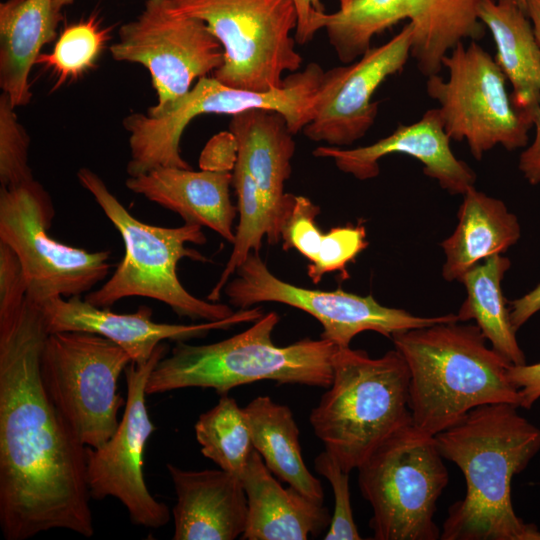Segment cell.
<instances>
[{
	"label": "cell",
	"mask_w": 540,
	"mask_h": 540,
	"mask_svg": "<svg viewBox=\"0 0 540 540\" xmlns=\"http://www.w3.org/2000/svg\"><path fill=\"white\" fill-rule=\"evenodd\" d=\"M194 429L204 457L240 477L254 450L244 408L223 394L213 408L199 416Z\"/></svg>",
	"instance_id": "f1b7e54d"
},
{
	"label": "cell",
	"mask_w": 540,
	"mask_h": 540,
	"mask_svg": "<svg viewBox=\"0 0 540 540\" xmlns=\"http://www.w3.org/2000/svg\"><path fill=\"white\" fill-rule=\"evenodd\" d=\"M244 411L253 448L267 468L303 495L323 503L322 485L305 465L299 429L290 408L276 403L269 396H258L244 407Z\"/></svg>",
	"instance_id": "484cf974"
},
{
	"label": "cell",
	"mask_w": 540,
	"mask_h": 540,
	"mask_svg": "<svg viewBox=\"0 0 540 540\" xmlns=\"http://www.w3.org/2000/svg\"><path fill=\"white\" fill-rule=\"evenodd\" d=\"M508 378L518 389L519 407L530 409L540 398V362L532 365H511Z\"/></svg>",
	"instance_id": "e575fe53"
},
{
	"label": "cell",
	"mask_w": 540,
	"mask_h": 540,
	"mask_svg": "<svg viewBox=\"0 0 540 540\" xmlns=\"http://www.w3.org/2000/svg\"><path fill=\"white\" fill-rule=\"evenodd\" d=\"M7 94L0 96V183L10 187L33 179L29 166L30 139L18 121Z\"/></svg>",
	"instance_id": "4dcf8cb0"
},
{
	"label": "cell",
	"mask_w": 540,
	"mask_h": 540,
	"mask_svg": "<svg viewBox=\"0 0 540 540\" xmlns=\"http://www.w3.org/2000/svg\"><path fill=\"white\" fill-rule=\"evenodd\" d=\"M314 467L317 473L329 481L334 495L333 515L324 539H361L352 513L349 473L345 472L336 459L326 450L316 456Z\"/></svg>",
	"instance_id": "1f68e13d"
},
{
	"label": "cell",
	"mask_w": 540,
	"mask_h": 540,
	"mask_svg": "<svg viewBox=\"0 0 540 540\" xmlns=\"http://www.w3.org/2000/svg\"><path fill=\"white\" fill-rule=\"evenodd\" d=\"M412 26L408 22L388 42L370 47L358 60L324 72L314 114L302 130L314 142L343 147L365 136L373 126L377 88L399 73L411 56Z\"/></svg>",
	"instance_id": "2e32d148"
},
{
	"label": "cell",
	"mask_w": 540,
	"mask_h": 540,
	"mask_svg": "<svg viewBox=\"0 0 540 540\" xmlns=\"http://www.w3.org/2000/svg\"><path fill=\"white\" fill-rule=\"evenodd\" d=\"M340 4V8L347 7L353 0H338Z\"/></svg>",
	"instance_id": "60d3db41"
},
{
	"label": "cell",
	"mask_w": 540,
	"mask_h": 540,
	"mask_svg": "<svg viewBox=\"0 0 540 540\" xmlns=\"http://www.w3.org/2000/svg\"><path fill=\"white\" fill-rule=\"evenodd\" d=\"M517 405L491 403L434 436L443 458L466 480V496L448 508L442 540H540L537 526L516 515L511 483L540 450V429Z\"/></svg>",
	"instance_id": "7a4b0ae2"
},
{
	"label": "cell",
	"mask_w": 540,
	"mask_h": 540,
	"mask_svg": "<svg viewBox=\"0 0 540 540\" xmlns=\"http://www.w3.org/2000/svg\"><path fill=\"white\" fill-rule=\"evenodd\" d=\"M458 225L441 247L445 254L443 278L459 281L474 265L504 253L520 238L517 217L497 198L469 188L463 194Z\"/></svg>",
	"instance_id": "d4e9b609"
},
{
	"label": "cell",
	"mask_w": 540,
	"mask_h": 540,
	"mask_svg": "<svg viewBox=\"0 0 540 540\" xmlns=\"http://www.w3.org/2000/svg\"><path fill=\"white\" fill-rule=\"evenodd\" d=\"M177 502L174 540H233L247 525V497L240 477L222 469L184 470L167 464Z\"/></svg>",
	"instance_id": "d6986e66"
},
{
	"label": "cell",
	"mask_w": 540,
	"mask_h": 540,
	"mask_svg": "<svg viewBox=\"0 0 540 540\" xmlns=\"http://www.w3.org/2000/svg\"><path fill=\"white\" fill-rule=\"evenodd\" d=\"M298 16L297 28L294 33L296 43L309 42L320 30L319 17L323 14L324 7L320 0H293Z\"/></svg>",
	"instance_id": "d590c367"
},
{
	"label": "cell",
	"mask_w": 540,
	"mask_h": 540,
	"mask_svg": "<svg viewBox=\"0 0 540 540\" xmlns=\"http://www.w3.org/2000/svg\"><path fill=\"white\" fill-rule=\"evenodd\" d=\"M479 18L490 31L496 62L512 85V103L531 125L540 105V49L526 11L517 0H485Z\"/></svg>",
	"instance_id": "603a6c76"
},
{
	"label": "cell",
	"mask_w": 540,
	"mask_h": 540,
	"mask_svg": "<svg viewBox=\"0 0 540 540\" xmlns=\"http://www.w3.org/2000/svg\"><path fill=\"white\" fill-rule=\"evenodd\" d=\"M248 505L243 540H306L320 535L331 522L323 503L292 486L282 487L254 449L240 476Z\"/></svg>",
	"instance_id": "7402d4cb"
},
{
	"label": "cell",
	"mask_w": 540,
	"mask_h": 540,
	"mask_svg": "<svg viewBox=\"0 0 540 540\" xmlns=\"http://www.w3.org/2000/svg\"><path fill=\"white\" fill-rule=\"evenodd\" d=\"M525 11L531 21L534 36L540 49V0H526Z\"/></svg>",
	"instance_id": "f35d334b"
},
{
	"label": "cell",
	"mask_w": 540,
	"mask_h": 540,
	"mask_svg": "<svg viewBox=\"0 0 540 540\" xmlns=\"http://www.w3.org/2000/svg\"><path fill=\"white\" fill-rule=\"evenodd\" d=\"M168 353L158 345L143 364L131 362L126 370L127 396L123 416L113 435L101 446L87 447V481L95 500L118 499L132 523L160 528L170 520L165 503L149 492L143 476V453L155 430L146 407V383L156 364Z\"/></svg>",
	"instance_id": "9a60e30c"
},
{
	"label": "cell",
	"mask_w": 540,
	"mask_h": 540,
	"mask_svg": "<svg viewBox=\"0 0 540 540\" xmlns=\"http://www.w3.org/2000/svg\"><path fill=\"white\" fill-rule=\"evenodd\" d=\"M27 297V285L15 252L0 242V320L16 315Z\"/></svg>",
	"instance_id": "d6a6232c"
},
{
	"label": "cell",
	"mask_w": 540,
	"mask_h": 540,
	"mask_svg": "<svg viewBox=\"0 0 540 540\" xmlns=\"http://www.w3.org/2000/svg\"><path fill=\"white\" fill-rule=\"evenodd\" d=\"M229 131L237 142L235 163L249 174L281 235L295 196L284 191L292 171L294 134L282 114L260 108L232 115Z\"/></svg>",
	"instance_id": "ffe728a7"
},
{
	"label": "cell",
	"mask_w": 540,
	"mask_h": 540,
	"mask_svg": "<svg viewBox=\"0 0 540 540\" xmlns=\"http://www.w3.org/2000/svg\"><path fill=\"white\" fill-rule=\"evenodd\" d=\"M61 20L54 0H7L0 4V87L15 107L31 100L30 71L53 41Z\"/></svg>",
	"instance_id": "cb8c5ba5"
},
{
	"label": "cell",
	"mask_w": 540,
	"mask_h": 540,
	"mask_svg": "<svg viewBox=\"0 0 540 540\" xmlns=\"http://www.w3.org/2000/svg\"><path fill=\"white\" fill-rule=\"evenodd\" d=\"M39 307L49 333L82 331L101 335L125 350L137 364L146 363L165 340L179 342L201 338L213 330L255 322L264 315L262 308L255 306L239 309L218 321L159 323L152 319L153 312L148 306L142 305L134 313L120 314L94 306L81 296L51 298Z\"/></svg>",
	"instance_id": "e0dca14e"
},
{
	"label": "cell",
	"mask_w": 540,
	"mask_h": 540,
	"mask_svg": "<svg viewBox=\"0 0 540 540\" xmlns=\"http://www.w3.org/2000/svg\"><path fill=\"white\" fill-rule=\"evenodd\" d=\"M449 71L427 78L426 91L439 103L445 131L465 140L476 160L497 145L507 150L526 146L532 127L515 109L506 89V77L496 60L479 44L463 42L443 59Z\"/></svg>",
	"instance_id": "7c38bea8"
},
{
	"label": "cell",
	"mask_w": 540,
	"mask_h": 540,
	"mask_svg": "<svg viewBox=\"0 0 540 540\" xmlns=\"http://www.w3.org/2000/svg\"><path fill=\"white\" fill-rule=\"evenodd\" d=\"M132 362L113 341L90 332L49 333L40 371L50 399L84 445L104 444L119 425L126 399L118 380Z\"/></svg>",
	"instance_id": "9c48e42d"
},
{
	"label": "cell",
	"mask_w": 540,
	"mask_h": 540,
	"mask_svg": "<svg viewBox=\"0 0 540 540\" xmlns=\"http://www.w3.org/2000/svg\"><path fill=\"white\" fill-rule=\"evenodd\" d=\"M510 260L493 255L471 267L460 278L467 297L456 314L459 322L474 320L491 346L512 365L526 364L512 326L508 302L501 282Z\"/></svg>",
	"instance_id": "83f0119b"
},
{
	"label": "cell",
	"mask_w": 540,
	"mask_h": 540,
	"mask_svg": "<svg viewBox=\"0 0 540 540\" xmlns=\"http://www.w3.org/2000/svg\"><path fill=\"white\" fill-rule=\"evenodd\" d=\"M458 322L410 329L391 337L409 368L413 425L431 436L484 404L519 407L518 389L507 373L512 364L486 345L476 324Z\"/></svg>",
	"instance_id": "3957f363"
},
{
	"label": "cell",
	"mask_w": 540,
	"mask_h": 540,
	"mask_svg": "<svg viewBox=\"0 0 540 540\" xmlns=\"http://www.w3.org/2000/svg\"><path fill=\"white\" fill-rule=\"evenodd\" d=\"M171 1L204 22L222 45L224 62L212 76L224 85L267 92L282 86L285 72L300 68L293 0Z\"/></svg>",
	"instance_id": "ba28073f"
},
{
	"label": "cell",
	"mask_w": 540,
	"mask_h": 540,
	"mask_svg": "<svg viewBox=\"0 0 540 540\" xmlns=\"http://www.w3.org/2000/svg\"><path fill=\"white\" fill-rule=\"evenodd\" d=\"M107 41V30L91 17L66 27L58 37L52 53H41L36 64L50 69L55 88L75 81L92 69Z\"/></svg>",
	"instance_id": "f546056e"
},
{
	"label": "cell",
	"mask_w": 540,
	"mask_h": 540,
	"mask_svg": "<svg viewBox=\"0 0 540 540\" xmlns=\"http://www.w3.org/2000/svg\"><path fill=\"white\" fill-rule=\"evenodd\" d=\"M450 137L445 131L440 110H427L411 124H400L388 136L354 149L319 146L313 155L330 158L339 170L359 180H368L379 174V160L389 154L401 153L419 160L423 172L435 179L451 194H464L474 186L476 175L450 147Z\"/></svg>",
	"instance_id": "ac0fdd59"
},
{
	"label": "cell",
	"mask_w": 540,
	"mask_h": 540,
	"mask_svg": "<svg viewBox=\"0 0 540 540\" xmlns=\"http://www.w3.org/2000/svg\"><path fill=\"white\" fill-rule=\"evenodd\" d=\"M517 2L520 4V6L525 10V3L526 0H517Z\"/></svg>",
	"instance_id": "b9f144b4"
},
{
	"label": "cell",
	"mask_w": 540,
	"mask_h": 540,
	"mask_svg": "<svg viewBox=\"0 0 540 540\" xmlns=\"http://www.w3.org/2000/svg\"><path fill=\"white\" fill-rule=\"evenodd\" d=\"M46 328L30 298L0 321V526L4 539L51 529L94 535L87 446L47 394Z\"/></svg>",
	"instance_id": "6da1fadb"
},
{
	"label": "cell",
	"mask_w": 540,
	"mask_h": 540,
	"mask_svg": "<svg viewBox=\"0 0 540 540\" xmlns=\"http://www.w3.org/2000/svg\"><path fill=\"white\" fill-rule=\"evenodd\" d=\"M410 372L397 350L371 358L364 350L337 348L333 376L309 421L325 450L350 473L386 438L412 424Z\"/></svg>",
	"instance_id": "5b68a950"
},
{
	"label": "cell",
	"mask_w": 540,
	"mask_h": 540,
	"mask_svg": "<svg viewBox=\"0 0 540 540\" xmlns=\"http://www.w3.org/2000/svg\"><path fill=\"white\" fill-rule=\"evenodd\" d=\"M55 208L34 178L0 189V242L17 255L36 304L55 297L88 293L112 267L111 252L87 251L61 243L49 234Z\"/></svg>",
	"instance_id": "8fae6325"
},
{
	"label": "cell",
	"mask_w": 540,
	"mask_h": 540,
	"mask_svg": "<svg viewBox=\"0 0 540 540\" xmlns=\"http://www.w3.org/2000/svg\"><path fill=\"white\" fill-rule=\"evenodd\" d=\"M110 46L114 60L137 63L150 73L155 113L186 94L193 82L219 69L224 50L201 20L179 10L171 0H146L140 14L123 24Z\"/></svg>",
	"instance_id": "4fadbf2b"
},
{
	"label": "cell",
	"mask_w": 540,
	"mask_h": 540,
	"mask_svg": "<svg viewBox=\"0 0 540 540\" xmlns=\"http://www.w3.org/2000/svg\"><path fill=\"white\" fill-rule=\"evenodd\" d=\"M76 176L118 231L124 245L123 258L110 278L100 288L88 292L85 300L109 308L128 297L151 298L168 305L180 317L200 321H218L234 314L227 304L192 295L178 278L177 264L181 259L209 261L199 251L186 247L190 243H206L202 226L147 224L133 216L94 171L82 167Z\"/></svg>",
	"instance_id": "8992f818"
},
{
	"label": "cell",
	"mask_w": 540,
	"mask_h": 540,
	"mask_svg": "<svg viewBox=\"0 0 540 540\" xmlns=\"http://www.w3.org/2000/svg\"><path fill=\"white\" fill-rule=\"evenodd\" d=\"M485 0H353L324 12V28L341 62L348 64L371 47L372 38L401 20L412 26L411 56L427 78L439 74L444 57L466 39L484 35L479 10Z\"/></svg>",
	"instance_id": "30bf717a"
},
{
	"label": "cell",
	"mask_w": 540,
	"mask_h": 540,
	"mask_svg": "<svg viewBox=\"0 0 540 540\" xmlns=\"http://www.w3.org/2000/svg\"><path fill=\"white\" fill-rule=\"evenodd\" d=\"M358 484L370 503L369 525L376 540H436V502L448 471L434 436L406 425L357 468Z\"/></svg>",
	"instance_id": "52a82bcc"
},
{
	"label": "cell",
	"mask_w": 540,
	"mask_h": 540,
	"mask_svg": "<svg viewBox=\"0 0 540 540\" xmlns=\"http://www.w3.org/2000/svg\"><path fill=\"white\" fill-rule=\"evenodd\" d=\"M279 320L276 312H269L248 329L219 342H176L150 373L146 394L198 387L223 395L261 380L328 388L338 347L322 338L277 346L272 334Z\"/></svg>",
	"instance_id": "277c9868"
},
{
	"label": "cell",
	"mask_w": 540,
	"mask_h": 540,
	"mask_svg": "<svg viewBox=\"0 0 540 540\" xmlns=\"http://www.w3.org/2000/svg\"><path fill=\"white\" fill-rule=\"evenodd\" d=\"M74 0H54L55 8L58 12H61L62 9L68 5H71Z\"/></svg>",
	"instance_id": "ab89813d"
},
{
	"label": "cell",
	"mask_w": 540,
	"mask_h": 540,
	"mask_svg": "<svg viewBox=\"0 0 540 540\" xmlns=\"http://www.w3.org/2000/svg\"><path fill=\"white\" fill-rule=\"evenodd\" d=\"M232 172L158 167L128 176L133 193L178 214L184 223L205 226L232 243L237 206L230 198Z\"/></svg>",
	"instance_id": "44dd1931"
},
{
	"label": "cell",
	"mask_w": 540,
	"mask_h": 540,
	"mask_svg": "<svg viewBox=\"0 0 540 540\" xmlns=\"http://www.w3.org/2000/svg\"><path fill=\"white\" fill-rule=\"evenodd\" d=\"M510 319L517 331L540 310V284L522 297L508 302Z\"/></svg>",
	"instance_id": "74e56055"
},
{
	"label": "cell",
	"mask_w": 540,
	"mask_h": 540,
	"mask_svg": "<svg viewBox=\"0 0 540 540\" xmlns=\"http://www.w3.org/2000/svg\"><path fill=\"white\" fill-rule=\"evenodd\" d=\"M237 159V142L230 131L213 136L200 156V168L209 171L233 170Z\"/></svg>",
	"instance_id": "836d02e7"
},
{
	"label": "cell",
	"mask_w": 540,
	"mask_h": 540,
	"mask_svg": "<svg viewBox=\"0 0 540 540\" xmlns=\"http://www.w3.org/2000/svg\"><path fill=\"white\" fill-rule=\"evenodd\" d=\"M536 134L533 142L520 154L518 168L531 184L540 183V105L534 121Z\"/></svg>",
	"instance_id": "8d00e7d4"
},
{
	"label": "cell",
	"mask_w": 540,
	"mask_h": 540,
	"mask_svg": "<svg viewBox=\"0 0 540 540\" xmlns=\"http://www.w3.org/2000/svg\"><path fill=\"white\" fill-rule=\"evenodd\" d=\"M320 208L305 196H294L282 229L283 249H295L308 261L307 274L314 284L331 272H339L348 279L346 267L367 248V234L363 223L334 227L322 233L317 223Z\"/></svg>",
	"instance_id": "4316f807"
},
{
	"label": "cell",
	"mask_w": 540,
	"mask_h": 540,
	"mask_svg": "<svg viewBox=\"0 0 540 540\" xmlns=\"http://www.w3.org/2000/svg\"><path fill=\"white\" fill-rule=\"evenodd\" d=\"M235 274L223 289L232 306L247 309L258 303L275 302L297 308L320 322V338L339 348L350 347L352 339L363 331L391 338L398 332L459 321L456 314L415 316L403 309L383 306L372 295L360 296L341 288L325 291L285 282L268 269L259 253H250Z\"/></svg>",
	"instance_id": "5bb4252c"
}]
</instances>
